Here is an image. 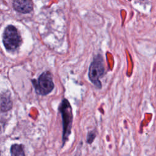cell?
Segmentation results:
<instances>
[{
	"instance_id": "1",
	"label": "cell",
	"mask_w": 156,
	"mask_h": 156,
	"mask_svg": "<svg viewBox=\"0 0 156 156\" xmlns=\"http://www.w3.org/2000/svg\"><path fill=\"white\" fill-rule=\"evenodd\" d=\"M58 109L61 113L63 121L62 141L63 146L71 133L73 116L71 105L66 99H63Z\"/></svg>"
},
{
	"instance_id": "2",
	"label": "cell",
	"mask_w": 156,
	"mask_h": 156,
	"mask_svg": "<svg viewBox=\"0 0 156 156\" xmlns=\"http://www.w3.org/2000/svg\"><path fill=\"white\" fill-rule=\"evenodd\" d=\"M32 82L36 93L40 95L48 94L54 88L52 77L49 71L43 72L37 80H32Z\"/></svg>"
},
{
	"instance_id": "3",
	"label": "cell",
	"mask_w": 156,
	"mask_h": 156,
	"mask_svg": "<svg viewBox=\"0 0 156 156\" xmlns=\"http://www.w3.org/2000/svg\"><path fill=\"white\" fill-rule=\"evenodd\" d=\"M105 72V67L103 59L100 55L94 58L88 71V77L90 81L98 88H101V82L99 79L103 76Z\"/></svg>"
},
{
	"instance_id": "4",
	"label": "cell",
	"mask_w": 156,
	"mask_h": 156,
	"mask_svg": "<svg viewBox=\"0 0 156 156\" xmlns=\"http://www.w3.org/2000/svg\"><path fill=\"white\" fill-rule=\"evenodd\" d=\"M3 43L7 50L16 49L21 43V37L13 26H8L4 32Z\"/></svg>"
},
{
	"instance_id": "5",
	"label": "cell",
	"mask_w": 156,
	"mask_h": 156,
	"mask_svg": "<svg viewBox=\"0 0 156 156\" xmlns=\"http://www.w3.org/2000/svg\"><path fill=\"white\" fill-rule=\"evenodd\" d=\"M13 7L18 12L27 13L33 9V4L31 0H13Z\"/></svg>"
},
{
	"instance_id": "6",
	"label": "cell",
	"mask_w": 156,
	"mask_h": 156,
	"mask_svg": "<svg viewBox=\"0 0 156 156\" xmlns=\"http://www.w3.org/2000/svg\"><path fill=\"white\" fill-rule=\"evenodd\" d=\"M12 107V101L9 92H4L1 95V110L5 112L10 110Z\"/></svg>"
},
{
	"instance_id": "7",
	"label": "cell",
	"mask_w": 156,
	"mask_h": 156,
	"mask_svg": "<svg viewBox=\"0 0 156 156\" xmlns=\"http://www.w3.org/2000/svg\"><path fill=\"white\" fill-rule=\"evenodd\" d=\"M10 154L11 156H25L23 146L18 144H12L10 147Z\"/></svg>"
},
{
	"instance_id": "8",
	"label": "cell",
	"mask_w": 156,
	"mask_h": 156,
	"mask_svg": "<svg viewBox=\"0 0 156 156\" xmlns=\"http://www.w3.org/2000/svg\"><path fill=\"white\" fill-rule=\"evenodd\" d=\"M95 138H96V134L93 131L89 132L87 136V142L88 144H91L94 141Z\"/></svg>"
}]
</instances>
